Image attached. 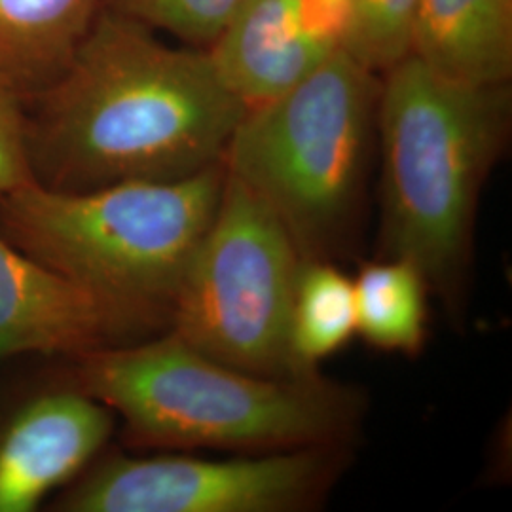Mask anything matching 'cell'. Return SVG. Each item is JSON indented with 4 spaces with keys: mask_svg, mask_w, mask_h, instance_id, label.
I'll return each instance as SVG.
<instances>
[{
    "mask_svg": "<svg viewBox=\"0 0 512 512\" xmlns=\"http://www.w3.org/2000/svg\"><path fill=\"white\" fill-rule=\"evenodd\" d=\"M346 446L247 458H112L59 499L71 512H298L321 505Z\"/></svg>",
    "mask_w": 512,
    "mask_h": 512,
    "instance_id": "52a82bcc",
    "label": "cell"
},
{
    "mask_svg": "<svg viewBox=\"0 0 512 512\" xmlns=\"http://www.w3.org/2000/svg\"><path fill=\"white\" fill-rule=\"evenodd\" d=\"M511 86H473L414 55L380 74V255L420 270L459 311L473 262L476 209L511 133Z\"/></svg>",
    "mask_w": 512,
    "mask_h": 512,
    "instance_id": "7a4b0ae2",
    "label": "cell"
},
{
    "mask_svg": "<svg viewBox=\"0 0 512 512\" xmlns=\"http://www.w3.org/2000/svg\"><path fill=\"white\" fill-rule=\"evenodd\" d=\"M35 97L33 183L61 192L196 175L222 162L247 110L209 50L169 46L107 6Z\"/></svg>",
    "mask_w": 512,
    "mask_h": 512,
    "instance_id": "6da1fadb",
    "label": "cell"
},
{
    "mask_svg": "<svg viewBox=\"0 0 512 512\" xmlns=\"http://www.w3.org/2000/svg\"><path fill=\"white\" fill-rule=\"evenodd\" d=\"M300 264L274 211L226 171L217 211L173 296L169 332L245 372L302 376L289 338Z\"/></svg>",
    "mask_w": 512,
    "mask_h": 512,
    "instance_id": "8992f818",
    "label": "cell"
},
{
    "mask_svg": "<svg viewBox=\"0 0 512 512\" xmlns=\"http://www.w3.org/2000/svg\"><path fill=\"white\" fill-rule=\"evenodd\" d=\"M351 4L349 55L376 74H384L410 55L416 0H351Z\"/></svg>",
    "mask_w": 512,
    "mask_h": 512,
    "instance_id": "9a60e30c",
    "label": "cell"
},
{
    "mask_svg": "<svg viewBox=\"0 0 512 512\" xmlns=\"http://www.w3.org/2000/svg\"><path fill=\"white\" fill-rule=\"evenodd\" d=\"M101 6L103 0H0V76L19 95L46 88Z\"/></svg>",
    "mask_w": 512,
    "mask_h": 512,
    "instance_id": "7c38bea8",
    "label": "cell"
},
{
    "mask_svg": "<svg viewBox=\"0 0 512 512\" xmlns=\"http://www.w3.org/2000/svg\"><path fill=\"white\" fill-rule=\"evenodd\" d=\"M224 162L177 181L0 196V236L74 283L169 323L184 268L219 205Z\"/></svg>",
    "mask_w": 512,
    "mask_h": 512,
    "instance_id": "277c9868",
    "label": "cell"
},
{
    "mask_svg": "<svg viewBox=\"0 0 512 512\" xmlns=\"http://www.w3.org/2000/svg\"><path fill=\"white\" fill-rule=\"evenodd\" d=\"M114 414L80 389L23 404L0 431V512H31L88 467L112 433Z\"/></svg>",
    "mask_w": 512,
    "mask_h": 512,
    "instance_id": "30bf717a",
    "label": "cell"
},
{
    "mask_svg": "<svg viewBox=\"0 0 512 512\" xmlns=\"http://www.w3.org/2000/svg\"><path fill=\"white\" fill-rule=\"evenodd\" d=\"M76 389L122 416L135 442L247 454L346 446L366 406L355 387L319 372L258 376L171 332L78 355Z\"/></svg>",
    "mask_w": 512,
    "mask_h": 512,
    "instance_id": "3957f363",
    "label": "cell"
},
{
    "mask_svg": "<svg viewBox=\"0 0 512 512\" xmlns=\"http://www.w3.org/2000/svg\"><path fill=\"white\" fill-rule=\"evenodd\" d=\"M351 31V0H243L209 54L249 109L348 52Z\"/></svg>",
    "mask_w": 512,
    "mask_h": 512,
    "instance_id": "ba28073f",
    "label": "cell"
},
{
    "mask_svg": "<svg viewBox=\"0 0 512 512\" xmlns=\"http://www.w3.org/2000/svg\"><path fill=\"white\" fill-rule=\"evenodd\" d=\"M410 55L456 82L509 84L512 0H416Z\"/></svg>",
    "mask_w": 512,
    "mask_h": 512,
    "instance_id": "8fae6325",
    "label": "cell"
},
{
    "mask_svg": "<svg viewBox=\"0 0 512 512\" xmlns=\"http://www.w3.org/2000/svg\"><path fill=\"white\" fill-rule=\"evenodd\" d=\"M160 323L42 266L0 236V363L25 353L78 357L129 344Z\"/></svg>",
    "mask_w": 512,
    "mask_h": 512,
    "instance_id": "9c48e42d",
    "label": "cell"
},
{
    "mask_svg": "<svg viewBox=\"0 0 512 512\" xmlns=\"http://www.w3.org/2000/svg\"><path fill=\"white\" fill-rule=\"evenodd\" d=\"M355 336L353 279L334 260H302L291 308V353L296 372L317 374L319 365Z\"/></svg>",
    "mask_w": 512,
    "mask_h": 512,
    "instance_id": "5bb4252c",
    "label": "cell"
},
{
    "mask_svg": "<svg viewBox=\"0 0 512 512\" xmlns=\"http://www.w3.org/2000/svg\"><path fill=\"white\" fill-rule=\"evenodd\" d=\"M29 183L33 175L21 95L0 76V196Z\"/></svg>",
    "mask_w": 512,
    "mask_h": 512,
    "instance_id": "e0dca14e",
    "label": "cell"
},
{
    "mask_svg": "<svg viewBox=\"0 0 512 512\" xmlns=\"http://www.w3.org/2000/svg\"><path fill=\"white\" fill-rule=\"evenodd\" d=\"M110 10L209 50L243 0H103Z\"/></svg>",
    "mask_w": 512,
    "mask_h": 512,
    "instance_id": "2e32d148",
    "label": "cell"
},
{
    "mask_svg": "<svg viewBox=\"0 0 512 512\" xmlns=\"http://www.w3.org/2000/svg\"><path fill=\"white\" fill-rule=\"evenodd\" d=\"M380 74L348 52L243 112L224 167L287 228L302 260H334L351 238L376 137Z\"/></svg>",
    "mask_w": 512,
    "mask_h": 512,
    "instance_id": "5b68a950",
    "label": "cell"
},
{
    "mask_svg": "<svg viewBox=\"0 0 512 512\" xmlns=\"http://www.w3.org/2000/svg\"><path fill=\"white\" fill-rule=\"evenodd\" d=\"M353 279L355 334L384 353L418 355L427 340V293L420 270L403 258L365 262Z\"/></svg>",
    "mask_w": 512,
    "mask_h": 512,
    "instance_id": "4fadbf2b",
    "label": "cell"
}]
</instances>
